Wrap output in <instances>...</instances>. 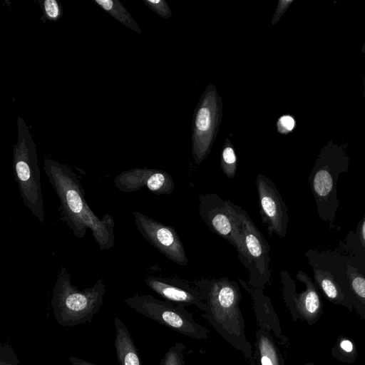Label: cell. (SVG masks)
Returning a JSON list of instances; mask_svg holds the SVG:
<instances>
[{"label": "cell", "mask_w": 365, "mask_h": 365, "mask_svg": "<svg viewBox=\"0 0 365 365\" xmlns=\"http://www.w3.org/2000/svg\"><path fill=\"white\" fill-rule=\"evenodd\" d=\"M253 360L257 365H285L282 354L275 342L273 334L264 328L256 330Z\"/></svg>", "instance_id": "e0dca14e"}, {"label": "cell", "mask_w": 365, "mask_h": 365, "mask_svg": "<svg viewBox=\"0 0 365 365\" xmlns=\"http://www.w3.org/2000/svg\"><path fill=\"white\" fill-rule=\"evenodd\" d=\"M124 302L140 314L185 336L205 339L210 336L209 330L195 322L185 307L143 294H134Z\"/></svg>", "instance_id": "8992f818"}, {"label": "cell", "mask_w": 365, "mask_h": 365, "mask_svg": "<svg viewBox=\"0 0 365 365\" xmlns=\"http://www.w3.org/2000/svg\"><path fill=\"white\" fill-rule=\"evenodd\" d=\"M222 105L215 87L208 86L196 108L192 124V153L197 165L210 153L220 123Z\"/></svg>", "instance_id": "ba28073f"}, {"label": "cell", "mask_w": 365, "mask_h": 365, "mask_svg": "<svg viewBox=\"0 0 365 365\" xmlns=\"http://www.w3.org/2000/svg\"><path fill=\"white\" fill-rule=\"evenodd\" d=\"M337 346L338 351L341 354H343L347 359L354 358V346L350 340L342 338L339 341Z\"/></svg>", "instance_id": "4316f807"}, {"label": "cell", "mask_w": 365, "mask_h": 365, "mask_svg": "<svg viewBox=\"0 0 365 365\" xmlns=\"http://www.w3.org/2000/svg\"><path fill=\"white\" fill-rule=\"evenodd\" d=\"M18 136L14 147L13 167L23 203L42 223L45 212L36 148L24 119L17 118Z\"/></svg>", "instance_id": "5b68a950"}, {"label": "cell", "mask_w": 365, "mask_h": 365, "mask_svg": "<svg viewBox=\"0 0 365 365\" xmlns=\"http://www.w3.org/2000/svg\"><path fill=\"white\" fill-rule=\"evenodd\" d=\"M262 222L269 237L286 236L289 220L287 207L275 184L265 175L259 173L255 180Z\"/></svg>", "instance_id": "7c38bea8"}, {"label": "cell", "mask_w": 365, "mask_h": 365, "mask_svg": "<svg viewBox=\"0 0 365 365\" xmlns=\"http://www.w3.org/2000/svg\"><path fill=\"white\" fill-rule=\"evenodd\" d=\"M105 294L103 277L92 287L81 290L71 284V274L62 265L51 301L56 322L62 327H72L91 322L103 304Z\"/></svg>", "instance_id": "3957f363"}, {"label": "cell", "mask_w": 365, "mask_h": 365, "mask_svg": "<svg viewBox=\"0 0 365 365\" xmlns=\"http://www.w3.org/2000/svg\"><path fill=\"white\" fill-rule=\"evenodd\" d=\"M101 9L128 29L141 33V30L128 11L118 0H94Z\"/></svg>", "instance_id": "d6986e66"}, {"label": "cell", "mask_w": 365, "mask_h": 365, "mask_svg": "<svg viewBox=\"0 0 365 365\" xmlns=\"http://www.w3.org/2000/svg\"><path fill=\"white\" fill-rule=\"evenodd\" d=\"M237 210L243 243L238 257L249 274L247 284L264 289L271 279L270 247L248 213L240 206Z\"/></svg>", "instance_id": "52a82bcc"}, {"label": "cell", "mask_w": 365, "mask_h": 365, "mask_svg": "<svg viewBox=\"0 0 365 365\" xmlns=\"http://www.w3.org/2000/svg\"><path fill=\"white\" fill-rule=\"evenodd\" d=\"M145 284L167 301L187 307L195 306L203 312L207 308L204 292L193 282L178 277H148Z\"/></svg>", "instance_id": "4fadbf2b"}, {"label": "cell", "mask_w": 365, "mask_h": 365, "mask_svg": "<svg viewBox=\"0 0 365 365\" xmlns=\"http://www.w3.org/2000/svg\"><path fill=\"white\" fill-rule=\"evenodd\" d=\"M43 9L46 17L50 21H56L61 15L60 6L56 0H45Z\"/></svg>", "instance_id": "cb8c5ba5"}, {"label": "cell", "mask_w": 365, "mask_h": 365, "mask_svg": "<svg viewBox=\"0 0 365 365\" xmlns=\"http://www.w3.org/2000/svg\"><path fill=\"white\" fill-rule=\"evenodd\" d=\"M185 346L180 341L173 344L161 359L160 365H185Z\"/></svg>", "instance_id": "7402d4cb"}, {"label": "cell", "mask_w": 365, "mask_h": 365, "mask_svg": "<svg viewBox=\"0 0 365 365\" xmlns=\"http://www.w3.org/2000/svg\"><path fill=\"white\" fill-rule=\"evenodd\" d=\"M250 365H257L254 360L250 362Z\"/></svg>", "instance_id": "1f68e13d"}, {"label": "cell", "mask_w": 365, "mask_h": 365, "mask_svg": "<svg viewBox=\"0 0 365 365\" xmlns=\"http://www.w3.org/2000/svg\"><path fill=\"white\" fill-rule=\"evenodd\" d=\"M220 166L223 173L232 178L237 171V158L230 140L227 138L222 151Z\"/></svg>", "instance_id": "ffe728a7"}, {"label": "cell", "mask_w": 365, "mask_h": 365, "mask_svg": "<svg viewBox=\"0 0 365 365\" xmlns=\"http://www.w3.org/2000/svg\"><path fill=\"white\" fill-rule=\"evenodd\" d=\"M113 323L115 329L114 348L119 365H142L137 347L124 322L115 316Z\"/></svg>", "instance_id": "2e32d148"}, {"label": "cell", "mask_w": 365, "mask_h": 365, "mask_svg": "<svg viewBox=\"0 0 365 365\" xmlns=\"http://www.w3.org/2000/svg\"><path fill=\"white\" fill-rule=\"evenodd\" d=\"M163 170L133 168L118 174L113 180L114 186L124 192H135L146 187L151 192L158 195V181Z\"/></svg>", "instance_id": "9a60e30c"}, {"label": "cell", "mask_w": 365, "mask_h": 365, "mask_svg": "<svg viewBox=\"0 0 365 365\" xmlns=\"http://www.w3.org/2000/svg\"><path fill=\"white\" fill-rule=\"evenodd\" d=\"M145 4L163 18L168 19L172 14L171 9L164 0H144Z\"/></svg>", "instance_id": "603a6c76"}, {"label": "cell", "mask_w": 365, "mask_h": 365, "mask_svg": "<svg viewBox=\"0 0 365 365\" xmlns=\"http://www.w3.org/2000/svg\"><path fill=\"white\" fill-rule=\"evenodd\" d=\"M0 365H18V358L8 344H3L1 346Z\"/></svg>", "instance_id": "d4e9b609"}, {"label": "cell", "mask_w": 365, "mask_h": 365, "mask_svg": "<svg viewBox=\"0 0 365 365\" xmlns=\"http://www.w3.org/2000/svg\"><path fill=\"white\" fill-rule=\"evenodd\" d=\"M238 279L244 289L251 296L257 327L270 331L282 344H287L288 339L282 331L277 313L269 297L264 293L263 289L249 286L240 277Z\"/></svg>", "instance_id": "5bb4252c"}, {"label": "cell", "mask_w": 365, "mask_h": 365, "mask_svg": "<svg viewBox=\"0 0 365 365\" xmlns=\"http://www.w3.org/2000/svg\"><path fill=\"white\" fill-rule=\"evenodd\" d=\"M346 274L351 289L365 307V277L351 266L347 267Z\"/></svg>", "instance_id": "44dd1931"}, {"label": "cell", "mask_w": 365, "mask_h": 365, "mask_svg": "<svg viewBox=\"0 0 365 365\" xmlns=\"http://www.w3.org/2000/svg\"><path fill=\"white\" fill-rule=\"evenodd\" d=\"M313 270L315 284L318 285L327 298L336 304L344 305L351 309V302L346 298L331 272L317 267H314Z\"/></svg>", "instance_id": "ac0fdd59"}, {"label": "cell", "mask_w": 365, "mask_h": 365, "mask_svg": "<svg viewBox=\"0 0 365 365\" xmlns=\"http://www.w3.org/2000/svg\"><path fill=\"white\" fill-rule=\"evenodd\" d=\"M304 365H317V364H313V363H308V364H304Z\"/></svg>", "instance_id": "d6a6232c"}, {"label": "cell", "mask_w": 365, "mask_h": 365, "mask_svg": "<svg viewBox=\"0 0 365 365\" xmlns=\"http://www.w3.org/2000/svg\"><path fill=\"white\" fill-rule=\"evenodd\" d=\"M349 158L344 145L329 141L320 151L308 182L321 220L332 222L339 205L337 198L339 175L349 170Z\"/></svg>", "instance_id": "277c9868"}, {"label": "cell", "mask_w": 365, "mask_h": 365, "mask_svg": "<svg viewBox=\"0 0 365 365\" xmlns=\"http://www.w3.org/2000/svg\"><path fill=\"white\" fill-rule=\"evenodd\" d=\"M68 360L72 365H96L91 361L78 358L74 356H69Z\"/></svg>", "instance_id": "f546056e"}, {"label": "cell", "mask_w": 365, "mask_h": 365, "mask_svg": "<svg viewBox=\"0 0 365 365\" xmlns=\"http://www.w3.org/2000/svg\"><path fill=\"white\" fill-rule=\"evenodd\" d=\"M359 240L365 252V213L359 224Z\"/></svg>", "instance_id": "f1b7e54d"}, {"label": "cell", "mask_w": 365, "mask_h": 365, "mask_svg": "<svg viewBox=\"0 0 365 365\" xmlns=\"http://www.w3.org/2000/svg\"><path fill=\"white\" fill-rule=\"evenodd\" d=\"M294 2V0H280L279 1L275 12L272 19V24L274 25L285 13L289 6Z\"/></svg>", "instance_id": "83f0119b"}, {"label": "cell", "mask_w": 365, "mask_h": 365, "mask_svg": "<svg viewBox=\"0 0 365 365\" xmlns=\"http://www.w3.org/2000/svg\"><path fill=\"white\" fill-rule=\"evenodd\" d=\"M206 297L203 317L216 331L250 361L254 359L250 342L245 335V321L240 308L242 293L237 282L227 277H202L194 280Z\"/></svg>", "instance_id": "7a4b0ae2"}, {"label": "cell", "mask_w": 365, "mask_h": 365, "mask_svg": "<svg viewBox=\"0 0 365 365\" xmlns=\"http://www.w3.org/2000/svg\"><path fill=\"white\" fill-rule=\"evenodd\" d=\"M364 94H365V89H364Z\"/></svg>", "instance_id": "836d02e7"}, {"label": "cell", "mask_w": 365, "mask_h": 365, "mask_svg": "<svg viewBox=\"0 0 365 365\" xmlns=\"http://www.w3.org/2000/svg\"><path fill=\"white\" fill-rule=\"evenodd\" d=\"M277 126L280 133H287L294 129L295 120L291 115H282L279 118Z\"/></svg>", "instance_id": "484cf974"}, {"label": "cell", "mask_w": 365, "mask_h": 365, "mask_svg": "<svg viewBox=\"0 0 365 365\" xmlns=\"http://www.w3.org/2000/svg\"><path fill=\"white\" fill-rule=\"evenodd\" d=\"M283 298L289 308L294 320L300 318L310 325L314 323L322 313V300L315 283L303 271H299L297 279L305 285V289L297 294L294 282L286 270L280 272Z\"/></svg>", "instance_id": "8fae6325"}, {"label": "cell", "mask_w": 365, "mask_h": 365, "mask_svg": "<svg viewBox=\"0 0 365 365\" xmlns=\"http://www.w3.org/2000/svg\"><path fill=\"white\" fill-rule=\"evenodd\" d=\"M238 205L224 200L216 193L199 196V215L209 229L227 240L237 252L238 257L243 250Z\"/></svg>", "instance_id": "9c48e42d"}, {"label": "cell", "mask_w": 365, "mask_h": 365, "mask_svg": "<svg viewBox=\"0 0 365 365\" xmlns=\"http://www.w3.org/2000/svg\"><path fill=\"white\" fill-rule=\"evenodd\" d=\"M43 169L59 201L61 220L78 238L85 237L88 229L101 250L115 246L114 220L110 214L99 219L88 206L79 178L66 165L53 159L43 161Z\"/></svg>", "instance_id": "6da1fadb"}, {"label": "cell", "mask_w": 365, "mask_h": 365, "mask_svg": "<svg viewBox=\"0 0 365 365\" xmlns=\"http://www.w3.org/2000/svg\"><path fill=\"white\" fill-rule=\"evenodd\" d=\"M133 216L137 230L150 244L174 263L187 265L188 260L184 246L173 227L138 211L133 212Z\"/></svg>", "instance_id": "30bf717a"}, {"label": "cell", "mask_w": 365, "mask_h": 365, "mask_svg": "<svg viewBox=\"0 0 365 365\" xmlns=\"http://www.w3.org/2000/svg\"><path fill=\"white\" fill-rule=\"evenodd\" d=\"M361 51L362 53L365 54V41H364L362 47H361Z\"/></svg>", "instance_id": "4dcf8cb0"}]
</instances>
